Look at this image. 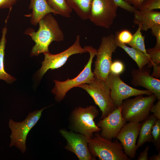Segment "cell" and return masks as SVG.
<instances>
[{"label": "cell", "mask_w": 160, "mask_h": 160, "mask_svg": "<svg viewBox=\"0 0 160 160\" xmlns=\"http://www.w3.org/2000/svg\"><path fill=\"white\" fill-rule=\"evenodd\" d=\"M132 4L136 9H138L142 3L145 0H131Z\"/></svg>", "instance_id": "cell-35"}, {"label": "cell", "mask_w": 160, "mask_h": 160, "mask_svg": "<svg viewBox=\"0 0 160 160\" xmlns=\"http://www.w3.org/2000/svg\"><path fill=\"white\" fill-rule=\"evenodd\" d=\"M29 9L32 10L30 23L36 25L46 15L57 13L48 4L47 0H30Z\"/></svg>", "instance_id": "cell-17"}, {"label": "cell", "mask_w": 160, "mask_h": 160, "mask_svg": "<svg viewBox=\"0 0 160 160\" xmlns=\"http://www.w3.org/2000/svg\"><path fill=\"white\" fill-rule=\"evenodd\" d=\"M149 147L147 146L144 150L142 152L139 156L138 160H148V153Z\"/></svg>", "instance_id": "cell-33"}, {"label": "cell", "mask_w": 160, "mask_h": 160, "mask_svg": "<svg viewBox=\"0 0 160 160\" xmlns=\"http://www.w3.org/2000/svg\"><path fill=\"white\" fill-rule=\"evenodd\" d=\"M49 106L31 112L24 120L20 122H15L9 119L8 125L11 132L10 147L15 146L23 153L25 152L26 141L29 132L40 119L43 110Z\"/></svg>", "instance_id": "cell-7"}, {"label": "cell", "mask_w": 160, "mask_h": 160, "mask_svg": "<svg viewBox=\"0 0 160 160\" xmlns=\"http://www.w3.org/2000/svg\"><path fill=\"white\" fill-rule=\"evenodd\" d=\"M78 87L85 90L92 97L102 112L101 119L107 116L116 108L111 96L110 90L105 80L95 76L89 83Z\"/></svg>", "instance_id": "cell-5"}, {"label": "cell", "mask_w": 160, "mask_h": 160, "mask_svg": "<svg viewBox=\"0 0 160 160\" xmlns=\"http://www.w3.org/2000/svg\"><path fill=\"white\" fill-rule=\"evenodd\" d=\"M118 47L115 36L111 34L102 37L101 43L97 50L93 73L95 77L105 80L110 73L113 53Z\"/></svg>", "instance_id": "cell-8"}, {"label": "cell", "mask_w": 160, "mask_h": 160, "mask_svg": "<svg viewBox=\"0 0 160 160\" xmlns=\"http://www.w3.org/2000/svg\"><path fill=\"white\" fill-rule=\"evenodd\" d=\"M39 23V28L37 31L30 28L24 32L35 43L31 53L32 57L49 52L48 47L52 42L63 41L65 38L57 20L51 13L45 15Z\"/></svg>", "instance_id": "cell-1"}, {"label": "cell", "mask_w": 160, "mask_h": 160, "mask_svg": "<svg viewBox=\"0 0 160 160\" xmlns=\"http://www.w3.org/2000/svg\"><path fill=\"white\" fill-rule=\"evenodd\" d=\"M19 0H0V9L11 8Z\"/></svg>", "instance_id": "cell-32"}, {"label": "cell", "mask_w": 160, "mask_h": 160, "mask_svg": "<svg viewBox=\"0 0 160 160\" xmlns=\"http://www.w3.org/2000/svg\"><path fill=\"white\" fill-rule=\"evenodd\" d=\"M116 44L118 47L122 48L137 63L139 69H141L150 62L149 57L141 51L132 47H129L119 42L116 38Z\"/></svg>", "instance_id": "cell-19"}, {"label": "cell", "mask_w": 160, "mask_h": 160, "mask_svg": "<svg viewBox=\"0 0 160 160\" xmlns=\"http://www.w3.org/2000/svg\"><path fill=\"white\" fill-rule=\"evenodd\" d=\"M124 1L127 3H128L132 5V2L131 0H124Z\"/></svg>", "instance_id": "cell-37"}, {"label": "cell", "mask_w": 160, "mask_h": 160, "mask_svg": "<svg viewBox=\"0 0 160 160\" xmlns=\"http://www.w3.org/2000/svg\"><path fill=\"white\" fill-rule=\"evenodd\" d=\"M153 67V71L151 76L154 78L159 79L160 78V66L159 65H154Z\"/></svg>", "instance_id": "cell-34"}, {"label": "cell", "mask_w": 160, "mask_h": 160, "mask_svg": "<svg viewBox=\"0 0 160 160\" xmlns=\"http://www.w3.org/2000/svg\"><path fill=\"white\" fill-rule=\"evenodd\" d=\"M150 70L143 68L141 69H133L131 72V83L135 86L145 88L160 100V80L150 75Z\"/></svg>", "instance_id": "cell-15"}, {"label": "cell", "mask_w": 160, "mask_h": 160, "mask_svg": "<svg viewBox=\"0 0 160 160\" xmlns=\"http://www.w3.org/2000/svg\"><path fill=\"white\" fill-rule=\"evenodd\" d=\"M132 35L128 30L125 29L117 32L115 36L119 42L125 44H127L131 41Z\"/></svg>", "instance_id": "cell-27"}, {"label": "cell", "mask_w": 160, "mask_h": 160, "mask_svg": "<svg viewBox=\"0 0 160 160\" xmlns=\"http://www.w3.org/2000/svg\"><path fill=\"white\" fill-rule=\"evenodd\" d=\"M88 146L91 154L100 160H129L124 153L123 146L117 140L114 142L101 136L99 132L88 139Z\"/></svg>", "instance_id": "cell-2"}, {"label": "cell", "mask_w": 160, "mask_h": 160, "mask_svg": "<svg viewBox=\"0 0 160 160\" xmlns=\"http://www.w3.org/2000/svg\"><path fill=\"white\" fill-rule=\"evenodd\" d=\"M99 114V111L94 105L76 108L71 111L69 118V128L76 133L92 138L94 133L101 131L94 120Z\"/></svg>", "instance_id": "cell-3"}, {"label": "cell", "mask_w": 160, "mask_h": 160, "mask_svg": "<svg viewBox=\"0 0 160 160\" xmlns=\"http://www.w3.org/2000/svg\"><path fill=\"white\" fill-rule=\"evenodd\" d=\"M121 105L116 108L105 118L101 119L96 124L101 129L100 134L102 137L111 140L116 138L127 123L121 115Z\"/></svg>", "instance_id": "cell-14"}, {"label": "cell", "mask_w": 160, "mask_h": 160, "mask_svg": "<svg viewBox=\"0 0 160 160\" xmlns=\"http://www.w3.org/2000/svg\"><path fill=\"white\" fill-rule=\"evenodd\" d=\"M134 23L141 26V31H146L160 25V12L137 9L134 13Z\"/></svg>", "instance_id": "cell-16"}, {"label": "cell", "mask_w": 160, "mask_h": 160, "mask_svg": "<svg viewBox=\"0 0 160 160\" xmlns=\"http://www.w3.org/2000/svg\"><path fill=\"white\" fill-rule=\"evenodd\" d=\"M118 7L128 12L134 13L137 9L124 0H113Z\"/></svg>", "instance_id": "cell-29"}, {"label": "cell", "mask_w": 160, "mask_h": 160, "mask_svg": "<svg viewBox=\"0 0 160 160\" xmlns=\"http://www.w3.org/2000/svg\"><path fill=\"white\" fill-rule=\"evenodd\" d=\"M105 81L110 88L111 97L116 108L121 106L124 100L131 97L153 94L148 90H140L130 86L119 75L110 73Z\"/></svg>", "instance_id": "cell-10"}, {"label": "cell", "mask_w": 160, "mask_h": 160, "mask_svg": "<svg viewBox=\"0 0 160 160\" xmlns=\"http://www.w3.org/2000/svg\"><path fill=\"white\" fill-rule=\"evenodd\" d=\"M151 33L156 37V44L154 47L160 48V25H157L151 29Z\"/></svg>", "instance_id": "cell-30"}, {"label": "cell", "mask_w": 160, "mask_h": 160, "mask_svg": "<svg viewBox=\"0 0 160 160\" xmlns=\"http://www.w3.org/2000/svg\"><path fill=\"white\" fill-rule=\"evenodd\" d=\"M51 7L57 14L65 17H70L72 10L67 3L65 0H47Z\"/></svg>", "instance_id": "cell-22"}, {"label": "cell", "mask_w": 160, "mask_h": 160, "mask_svg": "<svg viewBox=\"0 0 160 160\" xmlns=\"http://www.w3.org/2000/svg\"><path fill=\"white\" fill-rule=\"evenodd\" d=\"M153 114L149 115L141 123L139 131V138L136 147L138 148L146 142L152 141V130L153 127L157 120Z\"/></svg>", "instance_id": "cell-18"}, {"label": "cell", "mask_w": 160, "mask_h": 160, "mask_svg": "<svg viewBox=\"0 0 160 160\" xmlns=\"http://www.w3.org/2000/svg\"><path fill=\"white\" fill-rule=\"evenodd\" d=\"M160 9V0H145L140 6V10H153Z\"/></svg>", "instance_id": "cell-26"}, {"label": "cell", "mask_w": 160, "mask_h": 160, "mask_svg": "<svg viewBox=\"0 0 160 160\" xmlns=\"http://www.w3.org/2000/svg\"><path fill=\"white\" fill-rule=\"evenodd\" d=\"M59 132L66 141L65 149L73 153L79 160H96L89 151L87 136L64 129L60 130Z\"/></svg>", "instance_id": "cell-12"}, {"label": "cell", "mask_w": 160, "mask_h": 160, "mask_svg": "<svg viewBox=\"0 0 160 160\" xmlns=\"http://www.w3.org/2000/svg\"><path fill=\"white\" fill-rule=\"evenodd\" d=\"M150 160H160V152L159 151L157 155L155 154L151 156L149 159Z\"/></svg>", "instance_id": "cell-36"}, {"label": "cell", "mask_w": 160, "mask_h": 160, "mask_svg": "<svg viewBox=\"0 0 160 160\" xmlns=\"http://www.w3.org/2000/svg\"><path fill=\"white\" fill-rule=\"evenodd\" d=\"M93 0H65L69 7L82 20L88 19Z\"/></svg>", "instance_id": "cell-20"}, {"label": "cell", "mask_w": 160, "mask_h": 160, "mask_svg": "<svg viewBox=\"0 0 160 160\" xmlns=\"http://www.w3.org/2000/svg\"><path fill=\"white\" fill-rule=\"evenodd\" d=\"M6 27L2 29V36L0 41V79L10 83L15 80V79L6 72L4 67L5 49L7 42L6 34L7 32Z\"/></svg>", "instance_id": "cell-21"}, {"label": "cell", "mask_w": 160, "mask_h": 160, "mask_svg": "<svg viewBox=\"0 0 160 160\" xmlns=\"http://www.w3.org/2000/svg\"><path fill=\"white\" fill-rule=\"evenodd\" d=\"M80 41V36L77 35L73 44L65 51L55 55L49 52L44 53V60L42 62V66L38 73L39 78H41L49 69H57L62 66L71 56L87 52L81 47Z\"/></svg>", "instance_id": "cell-11"}, {"label": "cell", "mask_w": 160, "mask_h": 160, "mask_svg": "<svg viewBox=\"0 0 160 160\" xmlns=\"http://www.w3.org/2000/svg\"><path fill=\"white\" fill-rule=\"evenodd\" d=\"M156 99L153 94L146 97L139 95L124 100L121 109L123 117L126 122L142 121L149 115L150 109Z\"/></svg>", "instance_id": "cell-6"}, {"label": "cell", "mask_w": 160, "mask_h": 160, "mask_svg": "<svg viewBox=\"0 0 160 160\" xmlns=\"http://www.w3.org/2000/svg\"><path fill=\"white\" fill-rule=\"evenodd\" d=\"M141 29V25H138V29L132 35L131 41L127 45L140 50L149 57L145 48V37L142 34Z\"/></svg>", "instance_id": "cell-23"}, {"label": "cell", "mask_w": 160, "mask_h": 160, "mask_svg": "<svg viewBox=\"0 0 160 160\" xmlns=\"http://www.w3.org/2000/svg\"><path fill=\"white\" fill-rule=\"evenodd\" d=\"M147 53L150 60L147 67L150 68L154 65H159L160 64V48L153 47L146 49Z\"/></svg>", "instance_id": "cell-24"}, {"label": "cell", "mask_w": 160, "mask_h": 160, "mask_svg": "<svg viewBox=\"0 0 160 160\" xmlns=\"http://www.w3.org/2000/svg\"><path fill=\"white\" fill-rule=\"evenodd\" d=\"M118 7L113 0H93L88 19L97 26L109 28L117 16Z\"/></svg>", "instance_id": "cell-9"}, {"label": "cell", "mask_w": 160, "mask_h": 160, "mask_svg": "<svg viewBox=\"0 0 160 160\" xmlns=\"http://www.w3.org/2000/svg\"><path fill=\"white\" fill-rule=\"evenodd\" d=\"M153 138L152 142L159 151L160 148V120L157 119L153 125L152 130Z\"/></svg>", "instance_id": "cell-25"}, {"label": "cell", "mask_w": 160, "mask_h": 160, "mask_svg": "<svg viewBox=\"0 0 160 160\" xmlns=\"http://www.w3.org/2000/svg\"><path fill=\"white\" fill-rule=\"evenodd\" d=\"M141 123L129 122L121 129L116 138L121 144L126 155L130 159L135 156L136 141L139 134Z\"/></svg>", "instance_id": "cell-13"}, {"label": "cell", "mask_w": 160, "mask_h": 160, "mask_svg": "<svg viewBox=\"0 0 160 160\" xmlns=\"http://www.w3.org/2000/svg\"><path fill=\"white\" fill-rule=\"evenodd\" d=\"M84 48L89 53L90 57L87 63L79 74L73 79L68 78L63 81L54 80L55 85L51 92L55 95V100L57 102L63 100L67 93L71 89L78 87L82 84L89 83L94 78L95 75L92 71L91 66L97 50L90 46H85Z\"/></svg>", "instance_id": "cell-4"}, {"label": "cell", "mask_w": 160, "mask_h": 160, "mask_svg": "<svg viewBox=\"0 0 160 160\" xmlns=\"http://www.w3.org/2000/svg\"><path fill=\"white\" fill-rule=\"evenodd\" d=\"M150 111L153 113V114L157 119L160 120V100H158L156 104L152 105Z\"/></svg>", "instance_id": "cell-31"}, {"label": "cell", "mask_w": 160, "mask_h": 160, "mask_svg": "<svg viewBox=\"0 0 160 160\" xmlns=\"http://www.w3.org/2000/svg\"><path fill=\"white\" fill-rule=\"evenodd\" d=\"M125 66L122 61L119 60H116L112 62L110 66L111 73L119 75L124 71Z\"/></svg>", "instance_id": "cell-28"}]
</instances>
